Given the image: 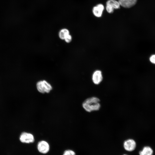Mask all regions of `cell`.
Segmentation results:
<instances>
[{
    "label": "cell",
    "instance_id": "cell-8",
    "mask_svg": "<svg viewBox=\"0 0 155 155\" xmlns=\"http://www.w3.org/2000/svg\"><path fill=\"white\" fill-rule=\"evenodd\" d=\"M137 0H119V2L123 7L129 8L135 4Z\"/></svg>",
    "mask_w": 155,
    "mask_h": 155
},
{
    "label": "cell",
    "instance_id": "cell-7",
    "mask_svg": "<svg viewBox=\"0 0 155 155\" xmlns=\"http://www.w3.org/2000/svg\"><path fill=\"white\" fill-rule=\"evenodd\" d=\"M102 79L103 76L101 71L97 70L93 72L92 76V80L94 84L96 85L99 84Z\"/></svg>",
    "mask_w": 155,
    "mask_h": 155
},
{
    "label": "cell",
    "instance_id": "cell-9",
    "mask_svg": "<svg viewBox=\"0 0 155 155\" xmlns=\"http://www.w3.org/2000/svg\"><path fill=\"white\" fill-rule=\"evenodd\" d=\"M104 9V6L103 5L100 4L94 7L92 11L94 14L96 16L100 17L101 16Z\"/></svg>",
    "mask_w": 155,
    "mask_h": 155
},
{
    "label": "cell",
    "instance_id": "cell-1",
    "mask_svg": "<svg viewBox=\"0 0 155 155\" xmlns=\"http://www.w3.org/2000/svg\"><path fill=\"white\" fill-rule=\"evenodd\" d=\"M99 99L96 97H92L86 99L83 102V108L86 111L91 112L99 110L100 107Z\"/></svg>",
    "mask_w": 155,
    "mask_h": 155
},
{
    "label": "cell",
    "instance_id": "cell-2",
    "mask_svg": "<svg viewBox=\"0 0 155 155\" xmlns=\"http://www.w3.org/2000/svg\"><path fill=\"white\" fill-rule=\"evenodd\" d=\"M36 86L38 92L42 94L48 93L52 89V87L51 84L45 80L38 82Z\"/></svg>",
    "mask_w": 155,
    "mask_h": 155
},
{
    "label": "cell",
    "instance_id": "cell-15",
    "mask_svg": "<svg viewBox=\"0 0 155 155\" xmlns=\"http://www.w3.org/2000/svg\"><path fill=\"white\" fill-rule=\"evenodd\" d=\"M123 155H128L126 154H123Z\"/></svg>",
    "mask_w": 155,
    "mask_h": 155
},
{
    "label": "cell",
    "instance_id": "cell-4",
    "mask_svg": "<svg viewBox=\"0 0 155 155\" xmlns=\"http://www.w3.org/2000/svg\"><path fill=\"white\" fill-rule=\"evenodd\" d=\"M20 140L23 143L30 144L33 143L35 141V138L32 134L26 132H23L20 136Z\"/></svg>",
    "mask_w": 155,
    "mask_h": 155
},
{
    "label": "cell",
    "instance_id": "cell-3",
    "mask_svg": "<svg viewBox=\"0 0 155 155\" xmlns=\"http://www.w3.org/2000/svg\"><path fill=\"white\" fill-rule=\"evenodd\" d=\"M37 148L40 153L44 154L48 153L50 150V146L49 143L44 140L39 141L37 143Z\"/></svg>",
    "mask_w": 155,
    "mask_h": 155
},
{
    "label": "cell",
    "instance_id": "cell-5",
    "mask_svg": "<svg viewBox=\"0 0 155 155\" xmlns=\"http://www.w3.org/2000/svg\"><path fill=\"white\" fill-rule=\"evenodd\" d=\"M123 146L124 149L126 151L131 152L135 149L136 147V143L134 140L129 139L124 141Z\"/></svg>",
    "mask_w": 155,
    "mask_h": 155
},
{
    "label": "cell",
    "instance_id": "cell-6",
    "mask_svg": "<svg viewBox=\"0 0 155 155\" xmlns=\"http://www.w3.org/2000/svg\"><path fill=\"white\" fill-rule=\"evenodd\" d=\"M119 2L115 0H108L106 3V9L109 13H112L114 9H117L120 7Z\"/></svg>",
    "mask_w": 155,
    "mask_h": 155
},
{
    "label": "cell",
    "instance_id": "cell-14",
    "mask_svg": "<svg viewBox=\"0 0 155 155\" xmlns=\"http://www.w3.org/2000/svg\"><path fill=\"white\" fill-rule=\"evenodd\" d=\"M65 41L67 43H69L72 40V36L69 34L64 39Z\"/></svg>",
    "mask_w": 155,
    "mask_h": 155
},
{
    "label": "cell",
    "instance_id": "cell-13",
    "mask_svg": "<svg viewBox=\"0 0 155 155\" xmlns=\"http://www.w3.org/2000/svg\"><path fill=\"white\" fill-rule=\"evenodd\" d=\"M149 60L152 63L155 65V54L152 55L150 57Z\"/></svg>",
    "mask_w": 155,
    "mask_h": 155
},
{
    "label": "cell",
    "instance_id": "cell-11",
    "mask_svg": "<svg viewBox=\"0 0 155 155\" xmlns=\"http://www.w3.org/2000/svg\"><path fill=\"white\" fill-rule=\"evenodd\" d=\"M69 34V32L66 28H63L60 30L59 32V37L62 40H64L65 38Z\"/></svg>",
    "mask_w": 155,
    "mask_h": 155
},
{
    "label": "cell",
    "instance_id": "cell-10",
    "mask_svg": "<svg viewBox=\"0 0 155 155\" xmlns=\"http://www.w3.org/2000/svg\"><path fill=\"white\" fill-rule=\"evenodd\" d=\"M153 153L152 148L149 146H146L139 151V155H152Z\"/></svg>",
    "mask_w": 155,
    "mask_h": 155
},
{
    "label": "cell",
    "instance_id": "cell-12",
    "mask_svg": "<svg viewBox=\"0 0 155 155\" xmlns=\"http://www.w3.org/2000/svg\"><path fill=\"white\" fill-rule=\"evenodd\" d=\"M63 155H76V153L73 150L68 149L64 151Z\"/></svg>",
    "mask_w": 155,
    "mask_h": 155
}]
</instances>
